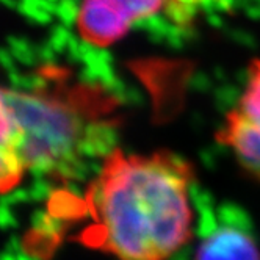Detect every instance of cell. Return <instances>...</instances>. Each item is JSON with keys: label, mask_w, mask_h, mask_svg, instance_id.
Masks as SVG:
<instances>
[{"label": "cell", "mask_w": 260, "mask_h": 260, "mask_svg": "<svg viewBox=\"0 0 260 260\" xmlns=\"http://www.w3.org/2000/svg\"><path fill=\"white\" fill-rule=\"evenodd\" d=\"M237 108L260 125V60H252L249 64L246 86Z\"/></svg>", "instance_id": "52a82bcc"}, {"label": "cell", "mask_w": 260, "mask_h": 260, "mask_svg": "<svg viewBox=\"0 0 260 260\" xmlns=\"http://www.w3.org/2000/svg\"><path fill=\"white\" fill-rule=\"evenodd\" d=\"M132 25V19L116 0H82L77 14V30L86 43L108 47L121 41Z\"/></svg>", "instance_id": "3957f363"}, {"label": "cell", "mask_w": 260, "mask_h": 260, "mask_svg": "<svg viewBox=\"0 0 260 260\" xmlns=\"http://www.w3.org/2000/svg\"><path fill=\"white\" fill-rule=\"evenodd\" d=\"M194 260H260V249L248 232L221 226L201 241Z\"/></svg>", "instance_id": "5b68a950"}, {"label": "cell", "mask_w": 260, "mask_h": 260, "mask_svg": "<svg viewBox=\"0 0 260 260\" xmlns=\"http://www.w3.org/2000/svg\"><path fill=\"white\" fill-rule=\"evenodd\" d=\"M25 170L17 127L0 89V193L16 187Z\"/></svg>", "instance_id": "8992f818"}, {"label": "cell", "mask_w": 260, "mask_h": 260, "mask_svg": "<svg viewBox=\"0 0 260 260\" xmlns=\"http://www.w3.org/2000/svg\"><path fill=\"white\" fill-rule=\"evenodd\" d=\"M193 176L170 151L111 149L86 196L92 224L82 240L118 260L171 258L191 237Z\"/></svg>", "instance_id": "6da1fadb"}, {"label": "cell", "mask_w": 260, "mask_h": 260, "mask_svg": "<svg viewBox=\"0 0 260 260\" xmlns=\"http://www.w3.org/2000/svg\"><path fill=\"white\" fill-rule=\"evenodd\" d=\"M2 94L30 170L69 174L110 144L116 101L102 88L58 82L30 91L2 89Z\"/></svg>", "instance_id": "7a4b0ae2"}, {"label": "cell", "mask_w": 260, "mask_h": 260, "mask_svg": "<svg viewBox=\"0 0 260 260\" xmlns=\"http://www.w3.org/2000/svg\"><path fill=\"white\" fill-rule=\"evenodd\" d=\"M216 138L229 147L243 170L260 180V125L235 107L224 118Z\"/></svg>", "instance_id": "277c9868"}, {"label": "cell", "mask_w": 260, "mask_h": 260, "mask_svg": "<svg viewBox=\"0 0 260 260\" xmlns=\"http://www.w3.org/2000/svg\"><path fill=\"white\" fill-rule=\"evenodd\" d=\"M116 2L135 24L158 14L166 7L168 0H116Z\"/></svg>", "instance_id": "ba28073f"}]
</instances>
